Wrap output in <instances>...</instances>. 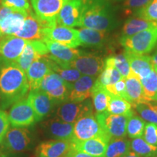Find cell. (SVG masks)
Returning a JSON list of instances; mask_svg holds the SVG:
<instances>
[{
	"mask_svg": "<svg viewBox=\"0 0 157 157\" xmlns=\"http://www.w3.org/2000/svg\"><path fill=\"white\" fill-rule=\"evenodd\" d=\"M26 73L15 63H0V102L2 109L21 101L28 93Z\"/></svg>",
	"mask_w": 157,
	"mask_h": 157,
	"instance_id": "cell-1",
	"label": "cell"
},
{
	"mask_svg": "<svg viewBox=\"0 0 157 157\" xmlns=\"http://www.w3.org/2000/svg\"><path fill=\"white\" fill-rule=\"evenodd\" d=\"M119 25L114 11L106 0H84L78 27L109 32Z\"/></svg>",
	"mask_w": 157,
	"mask_h": 157,
	"instance_id": "cell-2",
	"label": "cell"
},
{
	"mask_svg": "<svg viewBox=\"0 0 157 157\" xmlns=\"http://www.w3.org/2000/svg\"><path fill=\"white\" fill-rule=\"evenodd\" d=\"M125 51L138 55L149 53L157 45V26L144 30L130 36L119 39Z\"/></svg>",
	"mask_w": 157,
	"mask_h": 157,
	"instance_id": "cell-3",
	"label": "cell"
},
{
	"mask_svg": "<svg viewBox=\"0 0 157 157\" xmlns=\"http://www.w3.org/2000/svg\"><path fill=\"white\" fill-rule=\"evenodd\" d=\"M34 135L25 127H13L7 131L2 142L5 152L21 154L31 150L34 146Z\"/></svg>",
	"mask_w": 157,
	"mask_h": 157,
	"instance_id": "cell-4",
	"label": "cell"
},
{
	"mask_svg": "<svg viewBox=\"0 0 157 157\" xmlns=\"http://www.w3.org/2000/svg\"><path fill=\"white\" fill-rule=\"evenodd\" d=\"M29 13L0 5V35L15 36L21 30Z\"/></svg>",
	"mask_w": 157,
	"mask_h": 157,
	"instance_id": "cell-5",
	"label": "cell"
},
{
	"mask_svg": "<svg viewBox=\"0 0 157 157\" xmlns=\"http://www.w3.org/2000/svg\"><path fill=\"white\" fill-rule=\"evenodd\" d=\"M56 113L61 120L74 124L81 118L93 113V104L88 99L80 103L66 101L59 105Z\"/></svg>",
	"mask_w": 157,
	"mask_h": 157,
	"instance_id": "cell-6",
	"label": "cell"
},
{
	"mask_svg": "<svg viewBox=\"0 0 157 157\" xmlns=\"http://www.w3.org/2000/svg\"><path fill=\"white\" fill-rule=\"evenodd\" d=\"M96 119L102 129L111 137H125L127 135V124L130 117L117 115L108 111L97 113Z\"/></svg>",
	"mask_w": 157,
	"mask_h": 157,
	"instance_id": "cell-7",
	"label": "cell"
},
{
	"mask_svg": "<svg viewBox=\"0 0 157 157\" xmlns=\"http://www.w3.org/2000/svg\"><path fill=\"white\" fill-rule=\"evenodd\" d=\"M82 74L90 76H99L105 67V59L99 55L80 51V53L70 66Z\"/></svg>",
	"mask_w": 157,
	"mask_h": 157,
	"instance_id": "cell-8",
	"label": "cell"
},
{
	"mask_svg": "<svg viewBox=\"0 0 157 157\" xmlns=\"http://www.w3.org/2000/svg\"><path fill=\"white\" fill-rule=\"evenodd\" d=\"M8 117L13 127H30L39 121L30 103L24 98L13 104Z\"/></svg>",
	"mask_w": 157,
	"mask_h": 157,
	"instance_id": "cell-9",
	"label": "cell"
},
{
	"mask_svg": "<svg viewBox=\"0 0 157 157\" xmlns=\"http://www.w3.org/2000/svg\"><path fill=\"white\" fill-rule=\"evenodd\" d=\"M69 0H31L34 13L49 26L57 25V17Z\"/></svg>",
	"mask_w": 157,
	"mask_h": 157,
	"instance_id": "cell-10",
	"label": "cell"
},
{
	"mask_svg": "<svg viewBox=\"0 0 157 157\" xmlns=\"http://www.w3.org/2000/svg\"><path fill=\"white\" fill-rule=\"evenodd\" d=\"M105 132L93 113L81 118L74 124L71 142L89 140Z\"/></svg>",
	"mask_w": 157,
	"mask_h": 157,
	"instance_id": "cell-11",
	"label": "cell"
},
{
	"mask_svg": "<svg viewBox=\"0 0 157 157\" xmlns=\"http://www.w3.org/2000/svg\"><path fill=\"white\" fill-rule=\"evenodd\" d=\"M49 25L34 13L32 10L25 17L23 27L15 36L26 41H41L44 42V31Z\"/></svg>",
	"mask_w": 157,
	"mask_h": 157,
	"instance_id": "cell-12",
	"label": "cell"
},
{
	"mask_svg": "<svg viewBox=\"0 0 157 157\" xmlns=\"http://www.w3.org/2000/svg\"><path fill=\"white\" fill-rule=\"evenodd\" d=\"M44 41L51 40L71 48L81 46L78 31L72 28L57 25L54 27L46 28L44 31Z\"/></svg>",
	"mask_w": 157,
	"mask_h": 157,
	"instance_id": "cell-13",
	"label": "cell"
},
{
	"mask_svg": "<svg viewBox=\"0 0 157 157\" xmlns=\"http://www.w3.org/2000/svg\"><path fill=\"white\" fill-rule=\"evenodd\" d=\"M44 43L49 50L47 56L62 68H71V63L77 58L81 51L51 40L45 41Z\"/></svg>",
	"mask_w": 157,
	"mask_h": 157,
	"instance_id": "cell-14",
	"label": "cell"
},
{
	"mask_svg": "<svg viewBox=\"0 0 157 157\" xmlns=\"http://www.w3.org/2000/svg\"><path fill=\"white\" fill-rule=\"evenodd\" d=\"M111 138L112 137L105 132L89 140L81 142H71V148L86 153L94 157H104Z\"/></svg>",
	"mask_w": 157,
	"mask_h": 157,
	"instance_id": "cell-15",
	"label": "cell"
},
{
	"mask_svg": "<svg viewBox=\"0 0 157 157\" xmlns=\"http://www.w3.org/2000/svg\"><path fill=\"white\" fill-rule=\"evenodd\" d=\"M52 60L47 56H42L35 60L26 71L29 90H39L44 78L52 71Z\"/></svg>",
	"mask_w": 157,
	"mask_h": 157,
	"instance_id": "cell-16",
	"label": "cell"
},
{
	"mask_svg": "<svg viewBox=\"0 0 157 157\" xmlns=\"http://www.w3.org/2000/svg\"><path fill=\"white\" fill-rule=\"evenodd\" d=\"M28 41L16 36H5L0 38L1 63H14L23 52Z\"/></svg>",
	"mask_w": 157,
	"mask_h": 157,
	"instance_id": "cell-17",
	"label": "cell"
},
{
	"mask_svg": "<svg viewBox=\"0 0 157 157\" xmlns=\"http://www.w3.org/2000/svg\"><path fill=\"white\" fill-rule=\"evenodd\" d=\"M42 129L44 134L52 140L71 141L74 124L66 122L56 117L43 121Z\"/></svg>",
	"mask_w": 157,
	"mask_h": 157,
	"instance_id": "cell-18",
	"label": "cell"
},
{
	"mask_svg": "<svg viewBox=\"0 0 157 157\" xmlns=\"http://www.w3.org/2000/svg\"><path fill=\"white\" fill-rule=\"evenodd\" d=\"M48 54V48L44 42L41 41H28L23 52L14 63L26 72L33 62Z\"/></svg>",
	"mask_w": 157,
	"mask_h": 157,
	"instance_id": "cell-19",
	"label": "cell"
},
{
	"mask_svg": "<svg viewBox=\"0 0 157 157\" xmlns=\"http://www.w3.org/2000/svg\"><path fill=\"white\" fill-rule=\"evenodd\" d=\"M83 6L84 0H69L59 13L57 24L68 28L78 27Z\"/></svg>",
	"mask_w": 157,
	"mask_h": 157,
	"instance_id": "cell-20",
	"label": "cell"
},
{
	"mask_svg": "<svg viewBox=\"0 0 157 157\" xmlns=\"http://www.w3.org/2000/svg\"><path fill=\"white\" fill-rule=\"evenodd\" d=\"M27 100L34 109L39 121L48 117L56 105L48 94L41 90H31Z\"/></svg>",
	"mask_w": 157,
	"mask_h": 157,
	"instance_id": "cell-21",
	"label": "cell"
},
{
	"mask_svg": "<svg viewBox=\"0 0 157 157\" xmlns=\"http://www.w3.org/2000/svg\"><path fill=\"white\" fill-rule=\"evenodd\" d=\"M71 149V141L50 140L40 143L36 148V157H66Z\"/></svg>",
	"mask_w": 157,
	"mask_h": 157,
	"instance_id": "cell-22",
	"label": "cell"
},
{
	"mask_svg": "<svg viewBox=\"0 0 157 157\" xmlns=\"http://www.w3.org/2000/svg\"><path fill=\"white\" fill-rule=\"evenodd\" d=\"M96 81V77L82 76L77 81L72 84L68 101L80 103L89 99L92 95V89Z\"/></svg>",
	"mask_w": 157,
	"mask_h": 157,
	"instance_id": "cell-23",
	"label": "cell"
},
{
	"mask_svg": "<svg viewBox=\"0 0 157 157\" xmlns=\"http://www.w3.org/2000/svg\"><path fill=\"white\" fill-rule=\"evenodd\" d=\"M124 53L129 61L132 71L140 79L146 78L154 70L151 56L132 53L127 51H124Z\"/></svg>",
	"mask_w": 157,
	"mask_h": 157,
	"instance_id": "cell-24",
	"label": "cell"
},
{
	"mask_svg": "<svg viewBox=\"0 0 157 157\" xmlns=\"http://www.w3.org/2000/svg\"><path fill=\"white\" fill-rule=\"evenodd\" d=\"M81 45L87 48L100 49L105 47L109 42V33L95 29L81 28L78 29Z\"/></svg>",
	"mask_w": 157,
	"mask_h": 157,
	"instance_id": "cell-25",
	"label": "cell"
},
{
	"mask_svg": "<svg viewBox=\"0 0 157 157\" xmlns=\"http://www.w3.org/2000/svg\"><path fill=\"white\" fill-rule=\"evenodd\" d=\"M125 84L129 102L133 106L139 103H145L151 101L145 95L140 78L133 72L128 77L125 78Z\"/></svg>",
	"mask_w": 157,
	"mask_h": 157,
	"instance_id": "cell-26",
	"label": "cell"
},
{
	"mask_svg": "<svg viewBox=\"0 0 157 157\" xmlns=\"http://www.w3.org/2000/svg\"><path fill=\"white\" fill-rule=\"evenodd\" d=\"M124 77L119 71L114 67L113 63V56H111L105 59V67L95 82V84L101 87H106L117 83Z\"/></svg>",
	"mask_w": 157,
	"mask_h": 157,
	"instance_id": "cell-27",
	"label": "cell"
},
{
	"mask_svg": "<svg viewBox=\"0 0 157 157\" xmlns=\"http://www.w3.org/2000/svg\"><path fill=\"white\" fill-rule=\"evenodd\" d=\"M155 26H157V22L148 21L137 16L131 17L124 23L121 37L132 36L140 31Z\"/></svg>",
	"mask_w": 157,
	"mask_h": 157,
	"instance_id": "cell-28",
	"label": "cell"
},
{
	"mask_svg": "<svg viewBox=\"0 0 157 157\" xmlns=\"http://www.w3.org/2000/svg\"><path fill=\"white\" fill-rule=\"evenodd\" d=\"M132 104L127 100L113 95L109 93V103H108L107 111L109 113L117 115L131 116L134 114L132 110Z\"/></svg>",
	"mask_w": 157,
	"mask_h": 157,
	"instance_id": "cell-29",
	"label": "cell"
},
{
	"mask_svg": "<svg viewBox=\"0 0 157 157\" xmlns=\"http://www.w3.org/2000/svg\"><path fill=\"white\" fill-rule=\"evenodd\" d=\"M130 149V142L125 137H112L104 157H124Z\"/></svg>",
	"mask_w": 157,
	"mask_h": 157,
	"instance_id": "cell-30",
	"label": "cell"
},
{
	"mask_svg": "<svg viewBox=\"0 0 157 157\" xmlns=\"http://www.w3.org/2000/svg\"><path fill=\"white\" fill-rule=\"evenodd\" d=\"M91 96L93 98V105L96 112L101 113L107 111L109 93L105 89V87L94 84Z\"/></svg>",
	"mask_w": 157,
	"mask_h": 157,
	"instance_id": "cell-31",
	"label": "cell"
},
{
	"mask_svg": "<svg viewBox=\"0 0 157 157\" xmlns=\"http://www.w3.org/2000/svg\"><path fill=\"white\" fill-rule=\"evenodd\" d=\"M131 149L143 157H154L157 155V146L146 142L142 137L134 138L130 143Z\"/></svg>",
	"mask_w": 157,
	"mask_h": 157,
	"instance_id": "cell-32",
	"label": "cell"
},
{
	"mask_svg": "<svg viewBox=\"0 0 157 157\" xmlns=\"http://www.w3.org/2000/svg\"><path fill=\"white\" fill-rule=\"evenodd\" d=\"M134 107L143 120L157 124V103L147 102L137 104Z\"/></svg>",
	"mask_w": 157,
	"mask_h": 157,
	"instance_id": "cell-33",
	"label": "cell"
},
{
	"mask_svg": "<svg viewBox=\"0 0 157 157\" xmlns=\"http://www.w3.org/2000/svg\"><path fill=\"white\" fill-rule=\"evenodd\" d=\"M146 124L145 120L134 113L129 118L127 121V134H128V136L132 139L142 137Z\"/></svg>",
	"mask_w": 157,
	"mask_h": 157,
	"instance_id": "cell-34",
	"label": "cell"
},
{
	"mask_svg": "<svg viewBox=\"0 0 157 157\" xmlns=\"http://www.w3.org/2000/svg\"><path fill=\"white\" fill-rule=\"evenodd\" d=\"M140 80L145 95L151 101H155L157 93V74L156 71L153 70L148 76Z\"/></svg>",
	"mask_w": 157,
	"mask_h": 157,
	"instance_id": "cell-35",
	"label": "cell"
},
{
	"mask_svg": "<svg viewBox=\"0 0 157 157\" xmlns=\"http://www.w3.org/2000/svg\"><path fill=\"white\" fill-rule=\"evenodd\" d=\"M52 70L61 77L65 82L73 84L82 76V74L74 68H62L54 61L52 62Z\"/></svg>",
	"mask_w": 157,
	"mask_h": 157,
	"instance_id": "cell-36",
	"label": "cell"
},
{
	"mask_svg": "<svg viewBox=\"0 0 157 157\" xmlns=\"http://www.w3.org/2000/svg\"><path fill=\"white\" fill-rule=\"evenodd\" d=\"M66 82H65L58 74H56L54 71H52L45 76L44 79L42 80L39 90H42V91L47 93L48 92H50L52 90L60 87V86H62Z\"/></svg>",
	"mask_w": 157,
	"mask_h": 157,
	"instance_id": "cell-37",
	"label": "cell"
},
{
	"mask_svg": "<svg viewBox=\"0 0 157 157\" xmlns=\"http://www.w3.org/2000/svg\"><path fill=\"white\" fill-rule=\"evenodd\" d=\"M72 84L66 82L60 87L52 90V91L47 93L49 97H50L56 105H60L63 103L68 101V95L71 88Z\"/></svg>",
	"mask_w": 157,
	"mask_h": 157,
	"instance_id": "cell-38",
	"label": "cell"
},
{
	"mask_svg": "<svg viewBox=\"0 0 157 157\" xmlns=\"http://www.w3.org/2000/svg\"><path fill=\"white\" fill-rule=\"evenodd\" d=\"M113 63L114 67L119 71L124 78L128 77L132 74L129 61L127 60L124 53H120L113 56Z\"/></svg>",
	"mask_w": 157,
	"mask_h": 157,
	"instance_id": "cell-39",
	"label": "cell"
},
{
	"mask_svg": "<svg viewBox=\"0 0 157 157\" xmlns=\"http://www.w3.org/2000/svg\"><path fill=\"white\" fill-rule=\"evenodd\" d=\"M134 15L148 21L157 22V0H152L146 7L137 11Z\"/></svg>",
	"mask_w": 157,
	"mask_h": 157,
	"instance_id": "cell-40",
	"label": "cell"
},
{
	"mask_svg": "<svg viewBox=\"0 0 157 157\" xmlns=\"http://www.w3.org/2000/svg\"><path fill=\"white\" fill-rule=\"evenodd\" d=\"M152 0H125L123 2L122 10L125 15H135L137 11L151 2Z\"/></svg>",
	"mask_w": 157,
	"mask_h": 157,
	"instance_id": "cell-41",
	"label": "cell"
},
{
	"mask_svg": "<svg viewBox=\"0 0 157 157\" xmlns=\"http://www.w3.org/2000/svg\"><path fill=\"white\" fill-rule=\"evenodd\" d=\"M105 89L109 92V93L112 94L113 95L119 96L124 98V99L127 100L129 101L128 96L126 93V84H125V78H121L117 83L111 84L105 87Z\"/></svg>",
	"mask_w": 157,
	"mask_h": 157,
	"instance_id": "cell-42",
	"label": "cell"
},
{
	"mask_svg": "<svg viewBox=\"0 0 157 157\" xmlns=\"http://www.w3.org/2000/svg\"><path fill=\"white\" fill-rule=\"evenodd\" d=\"M0 5L26 13L31 10L30 4L28 0H0Z\"/></svg>",
	"mask_w": 157,
	"mask_h": 157,
	"instance_id": "cell-43",
	"label": "cell"
},
{
	"mask_svg": "<svg viewBox=\"0 0 157 157\" xmlns=\"http://www.w3.org/2000/svg\"><path fill=\"white\" fill-rule=\"evenodd\" d=\"M143 135V139L147 143L157 146V124L154 123L146 124Z\"/></svg>",
	"mask_w": 157,
	"mask_h": 157,
	"instance_id": "cell-44",
	"label": "cell"
},
{
	"mask_svg": "<svg viewBox=\"0 0 157 157\" xmlns=\"http://www.w3.org/2000/svg\"><path fill=\"white\" fill-rule=\"evenodd\" d=\"M10 125V122L8 114L3 110L0 109V143L2 142L7 131L9 130Z\"/></svg>",
	"mask_w": 157,
	"mask_h": 157,
	"instance_id": "cell-45",
	"label": "cell"
},
{
	"mask_svg": "<svg viewBox=\"0 0 157 157\" xmlns=\"http://www.w3.org/2000/svg\"><path fill=\"white\" fill-rule=\"evenodd\" d=\"M66 157H94L91 155L86 154V153L74 150V149H71V151L68 152L67 156Z\"/></svg>",
	"mask_w": 157,
	"mask_h": 157,
	"instance_id": "cell-46",
	"label": "cell"
},
{
	"mask_svg": "<svg viewBox=\"0 0 157 157\" xmlns=\"http://www.w3.org/2000/svg\"><path fill=\"white\" fill-rule=\"evenodd\" d=\"M0 157H30L29 154L25 153H21V154H15V153H8L5 152V154L0 155Z\"/></svg>",
	"mask_w": 157,
	"mask_h": 157,
	"instance_id": "cell-47",
	"label": "cell"
},
{
	"mask_svg": "<svg viewBox=\"0 0 157 157\" xmlns=\"http://www.w3.org/2000/svg\"><path fill=\"white\" fill-rule=\"evenodd\" d=\"M151 60H152L153 65L157 66V45L156 46V50H155V52H154V54H153L151 56Z\"/></svg>",
	"mask_w": 157,
	"mask_h": 157,
	"instance_id": "cell-48",
	"label": "cell"
},
{
	"mask_svg": "<svg viewBox=\"0 0 157 157\" xmlns=\"http://www.w3.org/2000/svg\"><path fill=\"white\" fill-rule=\"evenodd\" d=\"M124 157H142L140 156V155L137 154V153H135V151H129L127 153V154L125 155Z\"/></svg>",
	"mask_w": 157,
	"mask_h": 157,
	"instance_id": "cell-49",
	"label": "cell"
},
{
	"mask_svg": "<svg viewBox=\"0 0 157 157\" xmlns=\"http://www.w3.org/2000/svg\"><path fill=\"white\" fill-rule=\"evenodd\" d=\"M154 70L156 71V73L157 74V66H155V65H154Z\"/></svg>",
	"mask_w": 157,
	"mask_h": 157,
	"instance_id": "cell-50",
	"label": "cell"
},
{
	"mask_svg": "<svg viewBox=\"0 0 157 157\" xmlns=\"http://www.w3.org/2000/svg\"><path fill=\"white\" fill-rule=\"evenodd\" d=\"M155 101L157 102V93H156V98H155Z\"/></svg>",
	"mask_w": 157,
	"mask_h": 157,
	"instance_id": "cell-51",
	"label": "cell"
},
{
	"mask_svg": "<svg viewBox=\"0 0 157 157\" xmlns=\"http://www.w3.org/2000/svg\"><path fill=\"white\" fill-rule=\"evenodd\" d=\"M115 1H117V2H121V1H125V0H115Z\"/></svg>",
	"mask_w": 157,
	"mask_h": 157,
	"instance_id": "cell-52",
	"label": "cell"
},
{
	"mask_svg": "<svg viewBox=\"0 0 157 157\" xmlns=\"http://www.w3.org/2000/svg\"><path fill=\"white\" fill-rule=\"evenodd\" d=\"M154 157H157V155H156V156H154Z\"/></svg>",
	"mask_w": 157,
	"mask_h": 157,
	"instance_id": "cell-53",
	"label": "cell"
},
{
	"mask_svg": "<svg viewBox=\"0 0 157 157\" xmlns=\"http://www.w3.org/2000/svg\"><path fill=\"white\" fill-rule=\"evenodd\" d=\"M0 38H1V35H0Z\"/></svg>",
	"mask_w": 157,
	"mask_h": 157,
	"instance_id": "cell-54",
	"label": "cell"
}]
</instances>
